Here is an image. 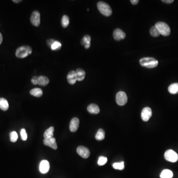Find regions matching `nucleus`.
<instances>
[{"label": "nucleus", "mask_w": 178, "mask_h": 178, "mask_svg": "<svg viewBox=\"0 0 178 178\" xmlns=\"http://www.w3.org/2000/svg\"><path fill=\"white\" fill-rule=\"evenodd\" d=\"M139 64L142 66L145 67L153 68L158 66V61L157 59L153 58H144L140 59Z\"/></svg>", "instance_id": "f257e3e1"}, {"label": "nucleus", "mask_w": 178, "mask_h": 178, "mask_svg": "<svg viewBox=\"0 0 178 178\" xmlns=\"http://www.w3.org/2000/svg\"><path fill=\"white\" fill-rule=\"evenodd\" d=\"M100 13L105 17H109L112 14V11L109 5L104 2H99L97 4Z\"/></svg>", "instance_id": "f03ea898"}, {"label": "nucleus", "mask_w": 178, "mask_h": 178, "mask_svg": "<svg viewBox=\"0 0 178 178\" xmlns=\"http://www.w3.org/2000/svg\"><path fill=\"white\" fill-rule=\"evenodd\" d=\"M32 52V48L30 46H23L17 49L15 55L18 58H23L31 54Z\"/></svg>", "instance_id": "7ed1b4c3"}, {"label": "nucleus", "mask_w": 178, "mask_h": 178, "mask_svg": "<svg viewBox=\"0 0 178 178\" xmlns=\"http://www.w3.org/2000/svg\"><path fill=\"white\" fill-rule=\"evenodd\" d=\"M157 27L160 35L164 36H168L171 33V29L170 27L167 23L164 22H158L155 25Z\"/></svg>", "instance_id": "20e7f679"}, {"label": "nucleus", "mask_w": 178, "mask_h": 178, "mask_svg": "<svg viewBox=\"0 0 178 178\" xmlns=\"http://www.w3.org/2000/svg\"><path fill=\"white\" fill-rule=\"evenodd\" d=\"M31 82L34 85H39L40 86H46L49 83V79L46 76H35L31 79Z\"/></svg>", "instance_id": "39448f33"}, {"label": "nucleus", "mask_w": 178, "mask_h": 178, "mask_svg": "<svg viewBox=\"0 0 178 178\" xmlns=\"http://www.w3.org/2000/svg\"><path fill=\"white\" fill-rule=\"evenodd\" d=\"M164 158L166 160L171 162H176L178 160V155L172 149L167 150L165 152Z\"/></svg>", "instance_id": "423d86ee"}, {"label": "nucleus", "mask_w": 178, "mask_h": 178, "mask_svg": "<svg viewBox=\"0 0 178 178\" xmlns=\"http://www.w3.org/2000/svg\"><path fill=\"white\" fill-rule=\"evenodd\" d=\"M128 101L127 95L123 91L119 92L116 95V101L118 105L123 106L126 104Z\"/></svg>", "instance_id": "0eeeda50"}, {"label": "nucleus", "mask_w": 178, "mask_h": 178, "mask_svg": "<svg viewBox=\"0 0 178 178\" xmlns=\"http://www.w3.org/2000/svg\"><path fill=\"white\" fill-rule=\"evenodd\" d=\"M30 21L31 23L35 27H39L40 24V14L39 11H35L31 16Z\"/></svg>", "instance_id": "6e6552de"}, {"label": "nucleus", "mask_w": 178, "mask_h": 178, "mask_svg": "<svg viewBox=\"0 0 178 178\" xmlns=\"http://www.w3.org/2000/svg\"><path fill=\"white\" fill-rule=\"evenodd\" d=\"M77 152L83 158H88L90 155V151L88 148L83 146H79L77 148Z\"/></svg>", "instance_id": "1a4fd4ad"}, {"label": "nucleus", "mask_w": 178, "mask_h": 178, "mask_svg": "<svg viewBox=\"0 0 178 178\" xmlns=\"http://www.w3.org/2000/svg\"><path fill=\"white\" fill-rule=\"evenodd\" d=\"M152 116V111L151 108L146 107L142 109L141 113V117L144 121H148Z\"/></svg>", "instance_id": "9d476101"}, {"label": "nucleus", "mask_w": 178, "mask_h": 178, "mask_svg": "<svg viewBox=\"0 0 178 178\" xmlns=\"http://www.w3.org/2000/svg\"><path fill=\"white\" fill-rule=\"evenodd\" d=\"M43 142L45 145L48 146L54 149H57L58 148L57 142L55 141V139L54 137L51 138L44 139Z\"/></svg>", "instance_id": "9b49d317"}, {"label": "nucleus", "mask_w": 178, "mask_h": 178, "mask_svg": "<svg viewBox=\"0 0 178 178\" xmlns=\"http://www.w3.org/2000/svg\"><path fill=\"white\" fill-rule=\"evenodd\" d=\"M50 169V163L47 160H42L39 166V170L42 174H46Z\"/></svg>", "instance_id": "f8f14e48"}, {"label": "nucleus", "mask_w": 178, "mask_h": 178, "mask_svg": "<svg viewBox=\"0 0 178 178\" xmlns=\"http://www.w3.org/2000/svg\"><path fill=\"white\" fill-rule=\"evenodd\" d=\"M113 37L116 41L123 40L125 38V33L120 29H116L113 32Z\"/></svg>", "instance_id": "ddd939ff"}, {"label": "nucleus", "mask_w": 178, "mask_h": 178, "mask_svg": "<svg viewBox=\"0 0 178 178\" xmlns=\"http://www.w3.org/2000/svg\"><path fill=\"white\" fill-rule=\"evenodd\" d=\"M79 126V119L77 117L73 118L72 120H71L69 129L71 132H76L78 129Z\"/></svg>", "instance_id": "4468645a"}, {"label": "nucleus", "mask_w": 178, "mask_h": 178, "mask_svg": "<svg viewBox=\"0 0 178 178\" xmlns=\"http://www.w3.org/2000/svg\"><path fill=\"white\" fill-rule=\"evenodd\" d=\"M68 83L71 85H74L75 84L77 80V77H76V71L74 70L71 71L68 74L67 76Z\"/></svg>", "instance_id": "2eb2a0df"}, {"label": "nucleus", "mask_w": 178, "mask_h": 178, "mask_svg": "<svg viewBox=\"0 0 178 178\" xmlns=\"http://www.w3.org/2000/svg\"><path fill=\"white\" fill-rule=\"evenodd\" d=\"M87 110L89 112L95 114H98L100 112V109L98 105L94 104H91L89 105L87 108Z\"/></svg>", "instance_id": "dca6fc26"}, {"label": "nucleus", "mask_w": 178, "mask_h": 178, "mask_svg": "<svg viewBox=\"0 0 178 178\" xmlns=\"http://www.w3.org/2000/svg\"><path fill=\"white\" fill-rule=\"evenodd\" d=\"M91 38L88 35H86L82 39L81 43L83 46H84L86 49L89 48L91 46Z\"/></svg>", "instance_id": "f3484780"}, {"label": "nucleus", "mask_w": 178, "mask_h": 178, "mask_svg": "<svg viewBox=\"0 0 178 178\" xmlns=\"http://www.w3.org/2000/svg\"><path fill=\"white\" fill-rule=\"evenodd\" d=\"M76 74L77 80L78 81H82L84 79L86 73L83 69H80V68L77 69L76 71Z\"/></svg>", "instance_id": "a211bd4d"}, {"label": "nucleus", "mask_w": 178, "mask_h": 178, "mask_svg": "<svg viewBox=\"0 0 178 178\" xmlns=\"http://www.w3.org/2000/svg\"><path fill=\"white\" fill-rule=\"evenodd\" d=\"M160 177L161 178H172L173 177V173L171 170L165 169L162 172Z\"/></svg>", "instance_id": "6ab92c4d"}, {"label": "nucleus", "mask_w": 178, "mask_h": 178, "mask_svg": "<svg viewBox=\"0 0 178 178\" xmlns=\"http://www.w3.org/2000/svg\"><path fill=\"white\" fill-rule=\"evenodd\" d=\"M9 105L7 99L5 98H0V108L3 111H6L8 109Z\"/></svg>", "instance_id": "aec40b11"}, {"label": "nucleus", "mask_w": 178, "mask_h": 178, "mask_svg": "<svg viewBox=\"0 0 178 178\" xmlns=\"http://www.w3.org/2000/svg\"><path fill=\"white\" fill-rule=\"evenodd\" d=\"M168 91L171 94H176L178 93V83H173L170 85L168 87Z\"/></svg>", "instance_id": "412c9836"}, {"label": "nucleus", "mask_w": 178, "mask_h": 178, "mask_svg": "<svg viewBox=\"0 0 178 178\" xmlns=\"http://www.w3.org/2000/svg\"><path fill=\"white\" fill-rule=\"evenodd\" d=\"M54 128L51 127L46 130L44 134V137L45 139L51 138L54 136Z\"/></svg>", "instance_id": "4be33fe9"}, {"label": "nucleus", "mask_w": 178, "mask_h": 178, "mask_svg": "<svg viewBox=\"0 0 178 178\" xmlns=\"http://www.w3.org/2000/svg\"><path fill=\"white\" fill-rule=\"evenodd\" d=\"M95 139L98 141H101L105 138V132L102 129H99L95 135Z\"/></svg>", "instance_id": "5701e85b"}, {"label": "nucleus", "mask_w": 178, "mask_h": 178, "mask_svg": "<svg viewBox=\"0 0 178 178\" xmlns=\"http://www.w3.org/2000/svg\"><path fill=\"white\" fill-rule=\"evenodd\" d=\"M30 93L31 95L34 97H40L43 95V91L41 89L34 88L31 90Z\"/></svg>", "instance_id": "b1692460"}, {"label": "nucleus", "mask_w": 178, "mask_h": 178, "mask_svg": "<svg viewBox=\"0 0 178 178\" xmlns=\"http://www.w3.org/2000/svg\"><path fill=\"white\" fill-rule=\"evenodd\" d=\"M150 34L152 37H158L160 35V32L155 26H153L150 29Z\"/></svg>", "instance_id": "393cba45"}, {"label": "nucleus", "mask_w": 178, "mask_h": 178, "mask_svg": "<svg viewBox=\"0 0 178 178\" xmlns=\"http://www.w3.org/2000/svg\"><path fill=\"white\" fill-rule=\"evenodd\" d=\"M69 24V18L67 15H64L62 17L61 19V25L64 28H66Z\"/></svg>", "instance_id": "a878e982"}, {"label": "nucleus", "mask_w": 178, "mask_h": 178, "mask_svg": "<svg viewBox=\"0 0 178 178\" xmlns=\"http://www.w3.org/2000/svg\"><path fill=\"white\" fill-rule=\"evenodd\" d=\"M112 166L113 168L116 170H122L124 169V162L122 161L121 162L113 163Z\"/></svg>", "instance_id": "bb28decb"}, {"label": "nucleus", "mask_w": 178, "mask_h": 178, "mask_svg": "<svg viewBox=\"0 0 178 178\" xmlns=\"http://www.w3.org/2000/svg\"><path fill=\"white\" fill-rule=\"evenodd\" d=\"M61 47V44L59 42L55 41L52 45L51 48L53 51H57V50H60Z\"/></svg>", "instance_id": "cd10ccee"}, {"label": "nucleus", "mask_w": 178, "mask_h": 178, "mask_svg": "<svg viewBox=\"0 0 178 178\" xmlns=\"http://www.w3.org/2000/svg\"><path fill=\"white\" fill-rule=\"evenodd\" d=\"M18 139V135L15 131L11 132L10 133V139L11 142H15Z\"/></svg>", "instance_id": "c85d7f7f"}, {"label": "nucleus", "mask_w": 178, "mask_h": 178, "mask_svg": "<svg viewBox=\"0 0 178 178\" xmlns=\"http://www.w3.org/2000/svg\"><path fill=\"white\" fill-rule=\"evenodd\" d=\"M108 162V158L105 156H100L98 158V164L99 166H103Z\"/></svg>", "instance_id": "c756f323"}, {"label": "nucleus", "mask_w": 178, "mask_h": 178, "mask_svg": "<svg viewBox=\"0 0 178 178\" xmlns=\"http://www.w3.org/2000/svg\"><path fill=\"white\" fill-rule=\"evenodd\" d=\"M20 135L23 141H27V135L25 129H22L20 131Z\"/></svg>", "instance_id": "7c9ffc66"}, {"label": "nucleus", "mask_w": 178, "mask_h": 178, "mask_svg": "<svg viewBox=\"0 0 178 178\" xmlns=\"http://www.w3.org/2000/svg\"><path fill=\"white\" fill-rule=\"evenodd\" d=\"M55 41L53 40V39H49V40H48L47 41V44L48 45V46L51 47L52 45V44H53Z\"/></svg>", "instance_id": "2f4dec72"}, {"label": "nucleus", "mask_w": 178, "mask_h": 178, "mask_svg": "<svg viewBox=\"0 0 178 178\" xmlns=\"http://www.w3.org/2000/svg\"><path fill=\"white\" fill-rule=\"evenodd\" d=\"M162 2H163L165 3H167V4H171V3H172L174 1L173 0H163V1H162Z\"/></svg>", "instance_id": "473e14b6"}, {"label": "nucleus", "mask_w": 178, "mask_h": 178, "mask_svg": "<svg viewBox=\"0 0 178 178\" xmlns=\"http://www.w3.org/2000/svg\"><path fill=\"white\" fill-rule=\"evenodd\" d=\"M130 2H131V3L133 5H137V4H138L139 2V1H138V0H131Z\"/></svg>", "instance_id": "72a5a7b5"}, {"label": "nucleus", "mask_w": 178, "mask_h": 178, "mask_svg": "<svg viewBox=\"0 0 178 178\" xmlns=\"http://www.w3.org/2000/svg\"><path fill=\"white\" fill-rule=\"evenodd\" d=\"M3 36H2L1 33H0V45L1 44L2 42H3Z\"/></svg>", "instance_id": "f704fd0d"}, {"label": "nucleus", "mask_w": 178, "mask_h": 178, "mask_svg": "<svg viewBox=\"0 0 178 178\" xmlns=\"http://www.w3.org/2000/svg\"><path fill=\"white\" fill-rule=\"evenodd\" d=\"M13 2H14V3H20V2L22 1H20V0H18V1H16V0H14V1H13Z\"/></svg>", "instance_id": "c9c22d12"}]
</instances>
